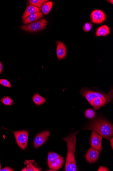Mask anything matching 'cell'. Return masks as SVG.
I'll return each mask as SVG.
<instances>
[{"instance_id": "obj_8", "label": "cell", "mask_w": 113, "mask_h": 171, "mask_svg": "<svg viewBox=\"0 0 113 171\" xmlns=\"http://www.w3.org/2000/svg\"><path fill=\"white\" fill-rule=\"evenodd\" d=\"M102 137L99 134L94 131H92L91 138L90 139V144L94 149L101 151L102 149Z\"/></svg>"}, {"instance_id": "obj_14", "label": "cell", "mask_w": 113, "mask_h": 171, "mask_svg": "<svg viewBox=\"0 0 113 171\" xmlns=\"http://www.w3.org/2000/svg\"><path fill=\"white\" fill-rule=\"evenodd\" d=\"M44 16L41 12L36 13L32 14L28 16L24 20H23V23L27 24L32 23V22L38 20L42 18Z\"/></svg>"}, {"instance_id": "obj_12", "label": "cell", "mask_w": 113, "mask_h": 171, "mask_svg": "<svg viewBox=\"0 0 113 171\" xmlns=\"http://www.w3.org/2000/svg\"><path fill=\"white\" fill-rule=\"evenodd\" d=\"M40 12V10L39 8L32 5H28L25 10L22 17V20H24L26 19L28 16L34 13Z\"/></svg>"}, {"instance_id": "obj_17", "label": "cell", "mask_w": 113, "mask_h": 171, "mask_svg": "<svg viewBox=\"0 0 113 171\" xmlns=\"http://www.w3.org/2000/svg\"><path fill=\"white\" fill-rule=\"evenodd\" d=\"M53 2H47L42 5L41 7L42 12L45 15H47L50 12L53 6Z\"/></svg>"}, {"instance_id": "obj_11", "label": "cell", "mask_w": 113, "mask_h": 171, "mask_svg": "<svg viewBox=\"0 0 113 171\" xmlns=\"http://www.w3.org/2000/svg\"><path fill=\"white\" fill-rule=\"evenodd\" d=\"M111 101L99 97H96L94 98L89 103L93 106L95 110H97L100 109L101 106H103L109 103Z\"/></svg>"}, {"instance_id": "obj_25", "label": "cell", "mask_w": 113, "mask_h": 171, "mask_svg": "<svg viewBox=\"0 0 113 171\" xmlns=\"http://www.w3.org/2000/svg\"><path fill=\"white\" fill-rule=\"evenodd\" d=\"M14 170L12 168L8 167H5L4 169H0V171H13Z\"/></svg>"}, {"instance_id": "obj_5", "label": "cell", "mask_w": 113, "mask_h": 171, "mask_svg": "<svg viewBox=\"0 0 113 171\" xmlns=\"http://www.w3.org/2000/svg\"><path fill=\"white\" fill-rule=\"evenodd\" d=\"M47 24L46 19H42L27 26H22L21 27V29L27 31L35 32L43 29L46 26Z\"/></svg>"}, {"instance_id": "obj_22", "label": "cell", "mask_w": 113, "mask_h": 171, "mask_svg": "<svg viewBox=\"0 0 113 171\" xmlns=\"http://www.w3.org/2000/svg\"><path fill=\"white\" fill-rule=\"evenodd\" d=\"M0 84L3 86L8 88H11V86L10 83L7 80L4 79H0Z\"/></svg>"}, {"instance_id": "obj_7", "label": "cell", "mask_w": 113, "mask_h": 171, "mask_svg": "<svg viewBox=\"0 0 113 171\" xmlns=\"http://www.w3.org/2000/svg\"><path fill=\"white\" fill-rule=\"evenodd\" d=\"M90 19L93 23L100 24L106 20V16L102 11L95 10L92 12L90 16Z\"/></svg>"}, {"instance_id": "obj_9", "label": "cell", "mask_w": 113, "mask_h": 171, "mask_svg": "<svg viewBox=\"0 0 113 171\" xmlns=\"http://www.w3.org/2000/svg\"><path fill=\"white\" fill-rule=\"evenodd\" d=\"M101 153L100 151L90 148L86 155V161L90 163H94L96 162Z\"/></svg>"}, {"instance_id": "obj_27", "label": "cell", "mask_w": 113, "mask_h": 171, "mask_svg": "<svg viewBox=\"0 0 113 171\" xmlns=\"http://www.w3.org/2000/svg\"><path fill=\"white\" fill-rule=\"evenodd\" d=\"M3 66L2 63L0 62V74H1Z\"/></svg>"}, {"instance_id": "obj_1", "label": "cell", "mask_w": 113, "mask_h": 171, "mask_svg": "<svg viewBox=\"0 0 113 171\" xmlns=\"http://www.w3.org/2000/svg\"><path fill=\"white\" fill-rule=\"evenodd\" d=\"M76 135V133H72L69 136L63 139L66 142L67 147V154L65 170L66 171L77 170L75 156L77 141Z\"/></svg>"}, {"instance_id": "obj_28", "label": "cell", "mask_w": 113, "mask_h": 171, "mask_svg": "<svg viewBox=\"0 0 113 171\" xmlns=\"http://www.w3.org/2000/svg\"><path fill=\"white\" fill-rule=\"evenodd\" d=\"M109 1L110 3H111V4H113V1H112H112Z\"/></svg>"}, {"instance_id": "obj_21", "label": "cell", "mask_w": 113, "mask_h": 171, "mask_svg": "<svg viewBox=\"0 0 113 171\" xmlns=\"http://www.w3.org/2000/svg\"><path fill=\"white\" fill-rule=\"evenodd\" d=\"M92 27V25L90 22H86L85 23L83 27V30L84 32H88L91 30Z\"/></svg>"}, {"instance_id": "obj_24", "label": "cell", "mask_w": 113, "mask_h": 171, "mask_svg": "<svg viewBox=\"0 0 113 171\" xmlns=\"http://www.w3.org/2000/svg\"><path fill=\"white\" fill-rule=\"evenodd\" d=\"M98 171H108L109 169L106 167L101 166L98 170Z\"/></svg>"}, {"instance_id": "obj_26", "label": "cell", "mask_w": 113, "mask_h": 171, "mask_svg": "<svg viewBox=\"0 0 113 171\" xmlns=\"http://www.w3.org/2000/svg\"><path fill=\"white\" fill-rule=\"evenodd\" d=\"M110 143H111V147H112V149H113V138H112H112H111L110 139Z\"/></svg>"}, {"instance_id": "obj_23", "label": "cell", "mask_w": 113, "mask_h": 171, "mask_svg": "<svg viewBox=\"0 0 113 171\" xmlns=\"http://www.w3.org/2000/svg\"><path fill=\"white\" fill-rule=\"evenodd\" d=\"M54 161V159L52 157V156L49 153L48 155V165L51 163L52 162H53Z\"/></svg>"}, {"instance_id": "obj_13", "label": "cell", "mask_w": 113, "mask_h": 171, "mask_svg": "<svg viewBox=\"0 0 113 171\" xmlns=\"http://www.w3.org/2000/svg\"><path fill=\"white\" fill-rule=\"evenodd\" d=\"M33 160H26L24 162V164L27 165V167L21 171H42L40 167L37 166L34 163Z\"/></svg>"}, {"instance_id": "obj_6", "label": "cell", "mask_w": 113, "mask_h": 171, "mask_svg": "<svg viewBox=\"0 0 113 171\" xmlns=\"http://www.w3.org/2000/svg\"><path fill=\"white\" fill-rule=\"evenodd\" d=\"M50 134V131H42L38 134L34 140V147L35 148H37L41 147L47 141Z\"/></svg>"}, {"instance_id": "obj_20", "label": "cell", "mask_w": 113, "mask_h": 171, "mask_svg": "<svg viewBox=\"0 0 113 171\" xmlns=\"http://www.w3.org/2000/svg\"><path fill=\"white\" fill-rule=\"evenodd\" d=\"M1 102L5 105L11 106L12 104L13 101L9 97H5L3 98L1 100Z\"/></svg>"}, {"instance_id": "obj_4", "label": "cell", "mask_w": 113, "mask_h": 171, "mask_svg": "<svg viewBox=\"0 0 113 171\" xmlns=\"http://www.w3.org/2000/svg\"><path fill=\"white\" fill-rule=\"evenodd\" d=\"M16 141L20 148L25 150L27 147L29 132L27 131H21L13 132Z\"/></svg>"}, {"instance_id": "obj_10", "label": "cell", "mask_w": 113, "mask_h": 171, "mask_svg": "<svg viewBox=\"0 0 113 171\" xmlns=\"http://www.w3.org/2000/svg\"><path fill=\"white\" fill-rule=\"evenodd\" d=\"M67 49L65 45L62 42H56V54L59 60L63 59L66 57Z\"/></svg>"}, {"instance_id": "obj_16", "label": "cell", "mask_w": 113, "mask_h": 171, "mask_svg": "<svg viewBox=\"0 0 113 171\" xmlns=\"http://www.w3.org/2000/svg\"><path fill=\"white\" fill-rule=\"evenodd\" d=\"M33 100L35 104L37 105L43 104L46 101V99L42 97L38 93H36L33 97Z\"/></svg>"}, {"instance_id": "obj_19", "label": "cell", "mask_w": 113, "mask_h": 171, "mask_svg": "<svg viewBox=\"0 0 113 171\" xmlns=\"http://www.w3.org/2000/svg\"><path fill=\"white\" fill-rule=\"evenodd\" d=\"M85 115L89 119H94L96 116L95 112L92 109H87L85 112Z\"/></svg>"}, {"instance_id": "obj_3", "label": "cell", "mask_w": 113, "mask_h": 171, "mask_svg": "<svg viewBox=\"0 0 113 171\" xmlns=\"http://www.w3.org/2000/svg\"><path fill=\"white\" fill-rule=\"evenodd\" d=\"M81 94L83 96L86 98L89 103L94 98L99 97L103 99L111 100L112 94H105L101 93L100 92L93 91L86 88H83L81 91Z\"/></svg>"}, {"instance_id": "obj_15", "label": "cell", "mask_w": 113, "mask_h": 171, "mask_svg": "<svg viewBox=\"0 0 113 171\" xmlns=\"http://www.w3.org/2000/svg\"><path fill=\"white\" fill-rule=\"evenodd\" d=\"M110 33V29L108 26L104 25L98 28L96 32V35L97 37L106 36L108 35Z\"/></svg>"}, {"instance_id": "obj_18", "label": "cell", "mask_w": 113, "mask_h": 171, "mask_svg": "<svg viewBox=\"0 0 113 171\" xmlns=\"http://www.w3.org/2000/svg\"><path fill=\"white\" fill-rule=\"evenodd\" d=\"M48 1L46 0H30L29 2L31 5L38 8H41L45 3Z\"/></svg>"}, {"instance_id": "obj_2", "label": "cell", "mask_w": 113, "mask_h": 171, "mask_svg": "<svg viewBox=\"0 0 113 171\" xmlns=\"http://www.w3.org/2000/svg\"><path fill=\"white\" fill-rule=\"evenodd\" d=\"M87 129L95 132L107 140L112 138L113 135L112 124L105 119H97L90 124Z\"/></svg>"}, {"instance_id": "obj_29", "label": "cell", "mask_w": 113, "mask_h": 171, "mask_svg": "<svg viewBox=\"0 0 113 171\" xmlns=\"http://www.w3.org/2000/svg\"><path fill=\"white\" fill-rule=\"evenodd\" d=\"M1 169V163H0V169Z\"/></svg>"}]
</instances>
